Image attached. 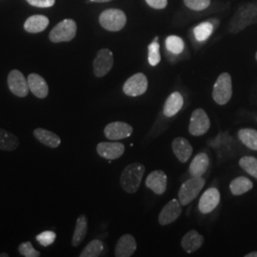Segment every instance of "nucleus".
Segmentation results:
<instances>
[{
  "mask_svg": "<svg viewBox=\"0 0 257 257\" xmlns=\"http://www.w3.org/2000/svg\"><path fill=\"white\" fill-rule=\"evenodd\" d=\"M257 22V4L246 3L239 7L230 22V32L237 34Z\"/></svg>",
  "mask_w": 257,
  "mask_h": 257,
  "instance_id": "f257e3e1",
  "label": "nucleus"
},
{
  "mask_svg": "<svg viewBox=\"0 0 257 257\" xmlns=\"http://www.w3.org/2000/svg\"><path fill=\"white\" fill-rule=\"evenodd\" d=\"M145 166L138 162L127 166L120 176V185L122 189L128 193H136L138 191L142 177L145 174Z\"/></svg>",
  "mask_w": 257,
  "mask_h": 257,
  "instance_id": "f03ea898",
  "label": "nucleus"
},
{
  "mask_svg": "<svg viewBox=\"0 0 257 257\" xmlns=\"http://www.w3.org/2000/svg\"><path fill=\"white\" fill-rule=\"evenodd\" d=\"M206 180L201 177H194L185 181L178 193V200L182 206H186L194 200L199 193L201 192L203 187L205 186Z\"/></svg>",
  "mask_w": 257,
  "mask_h": 257,
  "instance_id": "7ed1b4c3",
  "label": "nucleus"
},
{
  "mask_svg": "<svg viewBox=\"0 0 257 257\" xmlns=\"http://www.w3.org/2000/svg\"><path fill=\"white\" fill-rule=\"evenodd\" d=\"M232 95L231 76L228 73L221 74L213 85L212 98L218 105H225Z\"/></svg>",
  "mask_w": 257,
  "mask_h": 257,
  "instance_id": "20e7f679",
  "label": "nucleus"
},
{
  "mask_svg": "<svg viewBox=\"0 0 257 257\" xmlns=\"http://www.w3.org/2000/svg\"><path fill=\"white\" fill-rule=\"evenodd\" d=\"M127 17L123 11L119 9L105 10L100 17L99 23L102 27L110 32H118L125 27Z\"/></svg>",
  "mask_w": 257,
  "mask_h": 257,
  "instance_id": "39448f33",
  "label": "nucleus"
},
{
  "mask_svg": "<svg viewBox=\"0 0 257 257\" xmlns=\"http://www.w3.org/2000/svg\"><path fill=\"white\" fill-rule=\"evenodd\" d=\"M77 26L73 19H65L59 22L50 33L49 38L54 43L69 42L76 36Z\"/></svg>",
  "mask_w": 257,
  "mask_h": 257,
  "instance_id": "423d86ee",
  "label": "nucleus"
},
{
  "mask_svg": "<svg viewBox=\"0 0 257 257\" xmlns=\"http://www.w3.org/2000/svg\"><path fill=\"white\" fill-rule=\"evenodd\" d=\"M211 127V121L205 110L199 108L193 110L191 116L189 132L194 137H201L205 135Z\"/></svg>",
  "mask_w": 257,
  "mask_h": 257,
  "instance_id": "0eeeda50",
  "label": "nucleus"
},
{
  "mask_svg": "<svg viewBox=\"0 0 257 257\" xmlns=\"http://www.w3.org/2000/svg\"><path fill=\"white\" fill-rule=\"evenodd\" d=\"M113 66V55L109 49L98 51L93 59V74L96 77H103L110 73Z\"/></svg>",
  "mask_w": 257,
  "mask_h": 257,
  "instance_id": "6e6552de",
  "label": "nucleus"
},
{
  "mask_svg": "<svg viewBox=\"0 0 257 257\" xmlns=\"http://www.w3.org/2000/svg\"><path fill=\"white\" fill-rule=\"evenodd\" d=\"M147 76L142 73L132 75L123 86V92L128 96L142 95L147 92Z\"/></svg>",
  "mask_w": 257,
  "mask_h": 257,
  "instance_id": "1a4fd4ad",
  "label": "nucleus"
},
{
  "mask_svg": "<svg viewBox=\"0 0 257 257\" xmlns=\"http://www.w3.org/2000/svg\"><path fill=\"white\" fill-rule=\"evenodd\" d=\"M8 87L10 91L19 97H25L29 93V85L27 78L19 70H13L8 75Z\"/></svg>",
  "mask_w": 257,
  "mask_h": 257,
  "instance_id": "9d476101",
  "label": "nucleus"
},
{
  "mask_svg": "<svg viewBox=\"0 0 257 257\" xmlns=\"http://www.w3.org/2000/svg\"><path fill=\"white\" fill-rule=\"evenodd\" d=\"M133 127L126 123V122H111L109 123L105 128H104V135L105 137L112 140V141H117L121 139L128 138L133 135Z\"/></svg>",
  "mask_w": 257,
  "mask_h": 257,
  "instance_id": "9b49d317",
  "label": "nucleus"
},
{
  "mask_svg": "<svg viewBox=\"0 0 257 257\" xmlns=\"http://www.w3.org/2000/svg\"><path fill=\"white\" fill-rule=\"evenodd\" d=\"M181 206V203L177 199H173L170 202L167 203L159 213V224L162 226H166L174 223L176 219H178V217L182 213Z\"/></svg>",
  "mask_w": 257,
  "mask_h": 257,
  "instance_id": "f8f14e48",
  "label": "nucleus"
},
{
  "mask_svg": "<svg viewBox=\"0 0 257 257\" xmlns=\"http://www.w3.org/2000/svg\"><path fill=\"white\" fill-rule=\"evenodd\" d=\"M220 193L216 188H210L203 193L198 203V208L203 214L210 213L219 205Z\"/></svg>",
  "mask_w": 257,
  "mask_h": 257,
  "instance_id": "ddd939ff",
  "label": "nucleus"
},
{
  "mask_svg": "<svg viewBox=\"0 0 257 257\" xmlns=\"http://www.w3.org/2000/svg\"><path fill=\"white\" fill-rule=\"evenodd\" d=\"M96 152L103 158L114 160L123 156L125 146L119 142H100L96 146Z\"/></svg>",
  "mask_w": 257,
  "mask_h": 257,
  "instance_id": "4468645a",
  "label": "nucleus"
},
{
  "mask_svg": "<svg viewBox=\"0 0 257 257\" xmlns=\"http://www.w3.org/2000/svg\"><path fill=\"white\" fill-rule=\"evenodd\" d=\"M168 178L161 170H156L148 175L145 181L146 187L156 194H163L167 190Z\"/></svg>",
  "mask_w": 257,
  "mask_h": 257,
  "instance_id": "2eb2a0df",
  "label": "nucleus"
},
{
  "mask_svg": "<svg viewBox=\"0 0 257 257\" xmlns=\"http://www.w3.org/2000/svg\"><path fill=\"white\" fill-rule=\"evenodd\" d=\"M138 244L135 237L131 234L122 235L115 246L114 255L116 257L132 256L137 250Z\"/></svg>",
  "mask_w": 257,
  "mask_h": 257,
  "instance_id": "dca6fc26",
  "label": "nucleus"
},
{
  "mask_svg": "<svg viewBox=\"0 0 257 257\" xmlns=\"http://www.w3.org/2000/svg\"><path fill=\"white\" fill-rule=\"evenodd\" d=\"M29 89L37 98H46L49 94V86L46 80L39 74H29L27 78Z\"/></svg>",
  "mask_w": 257,
  "mask_h": 257,
  "instance_id": "f3484780",
  "label": "nucleus"
},
{
  "mask_svg": "<svg viewBox=\"0 0 257 257\" xmlns=\"http://www.w3.org/2000/svg\"><path fill=\"white\" fill-rule=\"evenodd\" d=\"M172 148L176 158L181 163H186L193 154V147L186 138H175L172 144Z\"/></svg>",
  "mask_w": 257,
  "mask_h": 257,
  "instance_id": "a211bd4d",
  "label": "nucleus"
},
{
  "mask_svg": "<svg viewBox=\"0 0 257 257\" xmlns=\"http://www.w3.org/2000/svg\"><path fill=\"white\" fill-rule=\"evenodd\" d=\"M204 243V236L195 230L188 231L181 240V246L187 253H193L201 248Z\"/></svg>",
  "mask_w": 257,
  "mask_h": 257,
  "instance_id": "6ab92c4d",
  "label": "nucleus"
},
{
  "mask_svg": "<svg viewBox=\"0 0 257 257\" xmlns=\"http://www.w3.org/2000/svg\"><path fill=\"white\" fill-rule=\"evenodd\" d=\"M34 137L37 139V141L52 149L59 147L61 144V139L56 134L45 128H36L34 131Z\"/></svg>",
  "mask_w": 257,
  "mask_h": 257,
  "instance_id": "aec40b11",
  "label": "nucleus"
},
{
  "mask_svg": "<svg viewBox=\"0 0 257 257\" xmlns=\"http://www.w3.org/2000/svg\"><path fill=\"white\" fill-rule=\"evenodd\" d=\"M184 105V99L180 92H173L165 102L163 112L167 117L175 116V114L182 109Z\"/></svg>",
  "mask_w": 257,
  "mask_h": 257,
  "instance_id": "412c9836",
  "label": "nucleus"
},
{
  "mask_svg": "<svg viewBox=\"0 0 257 257\" xmlns=\"http://www.w3.org/2000/svg\"><path fill=\"white\" fill-rule=\"evenodd\" d=\"M49 25V19L45 16H32L25 21L24 29L28 33L37 34L43 32Z\"/></svg>",
  "mask_w": 257,
  "mask_h": 257,
  "instance_id": "4be33fe9",
  "label": "nucleus"
},
{
  "mask_svg": "<svg viewBox=\"0 0 257 257\" xmlns=\"http://www.w3.org/2000/svg\"><path fill=\"white\" fill-rule=\"evenodd\" d=\"M87 232H88V218L85 214H81L78 216L75 223L74 235L72 238V245L74 247H78L82 243Z\"/></svg>",
  "mask_w": 257,
  "mask_h": 257,
  "instance_id": "5701e85b",
  "label": "nucleus"
},
{
  "mask_svg": "<svg viewBox=\"0 0 257 257\" xmlns=\"http://www.w3.org/2000/svg\"><path fill=\"white\" fill-rule=\"evenodd\" d=\"M209 163H210V160L207 154H204V153L198 154L193 158L190 165V174L194 177L202 176L208 170Z\"/></svg>",
  "mask_w": 257,
  "mask_h": 257,
  "instance_id": "b1692460",
  "label": "nucleus"
},
{
  "mask_svg": "<svg viewBox=\"0 0 257 257\" xmlns=\"http://www.w3.org/2000/svg\"><path fill=\"white\" fill-rule=\"evenodd\" d=\"M19 146V139L16 135L4 128H0V150L11 152L18 149Z\"/></svg>",
  "mask_w": 257,
  "mask_h": 257,
  "instance_id": "393cba45",
  "label": "nucleus"
},
{
  "mask_svg": "<svg viewBox=\"0 0 257 257\" xmlns=\"http://www.w3.org/2000/svg\"><path fill=\"white\" fill-rule=\"evenodd\" d=\"M253 187L252 182L245 176H239L234 178L230 184V190L233 195H242L248 193Z\"/></svg>",
  "mask_w": 257,
  "mask_h": 257,
  "instance_id": "a878e982",
  "label": "nucleus"
},
{
  "mask_svg": "<svg viewBox=\"0 0 257 257\" xmlns=\"http://www.w3.org/2000/svg\"><path fill=\"white\" fill-rule=\"evenodd\" d=\"M239 140L248 149L257 151V131L253 128H241L238 132Z\"/></svg>",
  "mask_w": 257,
  "mask_h": 257,
  "instance_id": "bb28decb",
  "label": "nucleus"
},
{
  "mask_svg": "<svg viewBox=\"0 0 257 257\" xmlns=\"http://www.w3.org/2000/svg\"><path fill=\"white\" fill-rule=\"evenodd\" d=\"M104 244L101 240L94 239L91 241L85 248L83 249L82 252L80 253V257H97L100 256L103 251Z\"/></svg>",
  "mask_w": 257,
  "mask_h": 257,
  "instance_id": "cd10ccee",
  "label": "nucleus"
},
{
  "mask_svg": "<svg viewBox=\"0 0 257 257\" xmlns=\"http://www.w3.org/2000/svg\"><path fill=\"white\" fill-rule=\"evenodd\" d=\"M213 25L211 22L207 21V22H202L201 24L197 25L196 27L193 29V34L195 39L199 42H203L205 40H207L209 37H211L212 32H213Z\"/></svg>",
  "mask_w": 257,
  "mask_h": 257,
  "instance_id": "c85d7f7f",
  "label": "nucleus"
},
{
  "mask_svg": "<svg viewBox=\"0 0 257 257\" xmlns=\"http://www.w3.org/2000/svg\"><path fill=\"white\" fill-rule=\"evenodd\" d=\"M166 48L170 53L174 55H179L184 51L185 43L181 37L170 36L166 39Z\"/></svg>",
  "mask_w": 257,
  "mask_h": 257,
  "instance_id": "c756f323",
  "label": "nucleus"
},
{
  "mask_svg": "<svg viewBox=\"0 0 257 257\" xmlns=\"http://www.w3.org/2000/svg\"><path fill=\"white\" fill-rule=\"evenodd\" d=\"M161 60L160 45L158 43V37L148 47V61L151 66H156Z\"/></svg>",
  "mask_w": 257,
  "mask_h": 257,
  "instance_id": "7c9ffc66",
  "label": "nucleus"
},
{
  "mask_svg": "<svg viewBox=\"0 0 257 257\" xmlns=\"http://www.w3.org/2000/svg\"><path fill=\"white\" fill-rule=\"evenodd\" d=\"M239 166L248 175L257 178V159L253 156H244L239 160Z\"/></svg>",
  "mask_w": 257,
  "mask_h": 257,
  "instance_id": "2f4dec72",
  "label": "nucleus"
},
{
  "mask_svg": "<svg viewBox=\"0 0 257 257\" xmlns=\"http://www.w3.org/2000/svg\"><path fill=\"white\" fill-rule=\"evenodd\" d=\"M56 234L52 230H45L37 235V241L42 247H48L55 242Z\"/></svg>",
  "mask_w": 257,
  "mask_h": 257,
  "instance_id": "473e14b6",
  "label": "nucleus"
},
{
  "mask_svg": "<svg viewBox=\"0 0 257 257\" xmlns=\"http://www.w3.org/2000/svg\"><path fill=\"white\" fill-rule=\"evenodd\" d=\"M19 253L22 256L25 257H39L40 252L33 247L32 243L30 241L21 243L19 247Z\"/></svg>",
  "mask_w": 257,
  "mask_h": 257,
  "instance_id": "72a5a7b5",
  "label": "nucleus"
},
{
  "mask_svg": "<svg viewBox=\"0 0 257 257\" xmlns=\"http://www.w3.org/2000/svg\"><path fill=\"white\" fill-rule=\"evenodd\" d=\"M184 3L189 9L203 11L210 6L211 0H184Z\"/></svg>",
  "mask_w": 257,
  "mask_h": 257,
  "instance_id": "f704fd0d",
  "label": "nucleus"
},
{
  "mask_svg": "<svg viewBox=\"0 0 257 257\" xmlns=\"http://www.w3.org/2000/svg\"><path fill=\"white\" fill-rule=\"evenodd\" d=\"M28 3L37 8H50L55 5V0H26Z\"/></svg>",
  "mask_w": 257,
  "mask_h": 257,
  "instance_id": "c9c22d12",
  "label": "nucleus"
},
{
  "mask_svg": "<svg viewBox=\"0 0 257 257\" xmlns=\"http://www.w3.org/2000/svg\"><path fill=\"white\" fill-rule=\"evenodd\" d=\"M148 5L154 9H164L168 5V0H146Z\"/></svg>",
  "mask_w": 257,
  "mask_h": 257,
  "instance_id": "e433bc0d",
  "label": "nucleus"
},
{
  "mask_svg": "<svg viewBox=\"0 0 257 257\" xmlns=\"http://www.w3.org/2000/svg\"><path fill=\"white\" fill-rule=\"evenodd\" d=\"M246 257H257V251L249 252L248 254H246Z\"/></svg>",
  "mask_w": 257,
  "mask_h": 257,
  "instance_id": "4c0bfd02",
  "label": "nucleus"
},
{
  "mask_svg": "<svg viewBox=\"0 0 257 257\" xmlns=\"http://www.w3.org/2000/svg\"><path fill=\"white\" fill-rule=\"evenodd\" d=\"M90 1H92V2H98V3H103V2H109V1H111V0H90Z\"/></svg>",
  "mask_w": 257,
  "mask_h": 257,
  "instance_id": "58836bf2",
  "label": "nucleus"
},
{
  "mask_svg": "<svg viewBox=\"0 0 257 257\" xmlns=\"http://www.w3.org/2000/svg\"><path fill=\"white\" fill-rule=\"evenodd\" d=\"M9 256V255H8V253H5V252H4V253H1V254H0V257H8Z\"/></svg>",
  "mask_w": 257,
  "mask_h": 257,
  "instance_id": "ea45409f",
  "label": "nucleus"
},
{
  "mask_svg": "<svg viewBox=\"0 0 257 257\" xmlns=\"http://www.w3.org/2000/svg\"><path fill=\"white\" fill-rule=\"evenodd\" d=\"M255 58H256V61H257V53H256V55H255Z\"/></svg>",
  "mask_w": 257,
  "mask_h": 257,
  "instance_id": "a19ab883",
  "label": "nucleus"
}]
</instances>
